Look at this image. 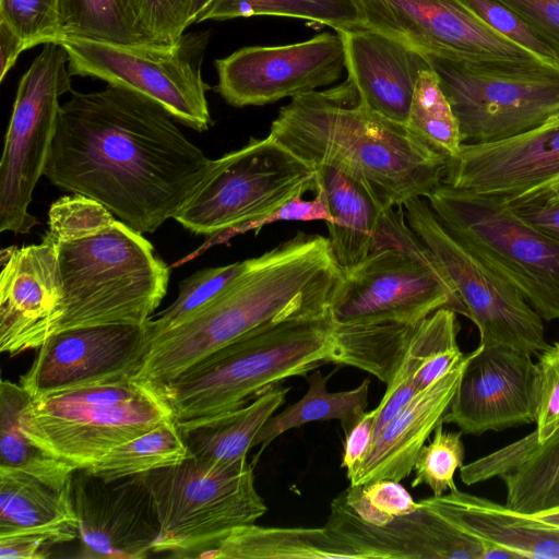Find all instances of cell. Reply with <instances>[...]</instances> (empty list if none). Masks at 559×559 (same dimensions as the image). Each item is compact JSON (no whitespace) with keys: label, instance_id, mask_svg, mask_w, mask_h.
<instances>
[{"label":"cell","instance_id":"21","mask_svg":"<svg viewBox=\"0 0 559 559\" xmlns=\"http://www.w3.org/2000/svg\"><path fill=\"white\" fill-rule=\"evenodd\" d=\"M0 352L38 349L57 331L64 293L56 246H11L1 251Z\"/></svg>","mask_w":559,"mask_h":559},{"label":"cell","instance_id":"15","mask_svg":"<svg viewBox=\"0 0 559 559\" xmlns=\"http://www.w3.org/2000/svg\"><path fill=\"white\" fill-rule=\"evenodd\" d=\"M359 26L424 55L464 62L538 59L471 12L461 0H353Z\"/></svg>","mask_w":559,"mask_h":559},{"label":"cell","instance_id":"25","mask_svg":"<svg viewBox=\"0 0 559 559\" xmlns=\"http://www.w3.org/2000/svg\"><path fill=\"white\" fill-rule=\"evenodd\" d=\"M419 502L463 532L502 547L519 559H559V528L532 514L459 489Z\"/></svg>","mask_w":559,"mask_h":559},{"label":"cell","instance_id":"50","mask_svg":"<svg viewBox=\"0 0 559 559\" xmlns=\"http://www.w3.org/2000/svg\"><path fill=\"white\" fill-rule=\"evenodd\" d=\"M508 204L525 222L559 241V206L527 202Z\"/></svg>","mask_w":559,"mask_h":559},{"label":"cell","instance_id":"14","mask_svg":"<svg viewBox=\"0 0 559 559\" xmlns=\"http://www.w3.org/2000/svg\"><path fill=\"white\" fill-rule=\"evenodd\" d=\"M403 206L407 224L454 285L464 317L478 329L479 344L539 355L548 346L545 328L525 298L442 226L427 199L413 198Z\"/></svg>","mask_w":559,"mask_h":559},{"label":"cell","instance_id":"5","mask_svg":"<svg viewBox=\"0 0 559 559\" xmlns=\"http://www.w3.org/2000/svg\"><path fill=\"white\" fill-rule=\"evenodd\" d=\"M55 246L64 293L56 333L93 325H143L167 294L169 267L143 234L119 219Z\"/></svg>","mask_w":559,"mask_h":559},{"label":"cell","instance_id":"4","mask_svg":"<svg viewBox=\"0 0 559 559\" xmlns=\"http://www.w3.org/2000/svg\"><path fill=\"white\" fill-rule=\"evenodd\" d=\"M330 309L254 330L154 385L176 421L238 409L282 381L331 364Z\"/></svg>","mask_w":559,"mask_h":559},{"label":"cell","instance_id":"31","mask_svg":"<svg viewBox=\"0 0 559 559\" xmlns=\"http://www.w3.org/2000/svg\"><path fill=\"white\" fill-rule=\"evenodd\" d=\"M417 323H334L331 364L359 368L389 384L403 362Z\"/></svg>","mask_w":559,"mask_h":559},{"label":"cell","instance_id":"7","mask_svg":"<svg viewBox=\"0 0 559 559\" xmlns=\"http://www.w3.org/2000/svg\"><path fill=\"white\" fill-rule=\"evenodd\" d=\"M171 418L154 385L129 378L31 397L20 426L41 450L82 469Z\"/></svg>","mask_w":559,"mask_h":559},{"label":"cell","instance_id":"26","mask_svg":"<svg viewBox=\"0 0 559 559\" xmlns=\"http://www.w3.org/2000/svg\"><path fill=\"white\" fill-rule=\"evenodd\" d=\"M317 190L322 192L331 214L329 242L344 272L365 260L373 249L377 229L385 207L361 177L330 165H316Z\"/></svg>","mask_w":559,"mask_h":559},{"label":"cell","instance_id":"35","mask_svg":"<svg viewBox=\"0 0 559 559\" xmlns=\"http://www.w3.org/2000/svg\"><path fill=\"white\" fill-rule=\"evenodd\" d=\"M58 13L59 39L155 46L143 28L139 0H59Z\"/></svg>","mask_w":559,"mask_h":559},{"label":"cell","instance_id":"28","mask_svg":"<svg viewBox=\"0 0 559 559\" xmlns=\"http://www.w3.org/2000/svg\"><path fill=\"white\" fill-rule=\"evenodd\" d=\"M289 390V386L276 385L238 409L176 421L189 455L213 465H227L247 457L258 433L284 404Z\"/></svg>","mask_w":559,"mask_h":559},{"label":"cell","instance_id":"49","mask_svg":"<svg viewBox=\"0 0 559 559\" xmlns=\"http://www.w3.org/2000/svg\"><path fill=\"white\" fill-rule=\"evenodd\" d=\"M57 540L43 534H15L0 537V559H45Z\"/></svg>","mask_w":559,"mask_h":559},{"label":"cell","instance_id":"37","mask_svg":"<svg viewBox=\"0 0 559 559\" xmlns=\"http://www.w3.org/2000/svg\"><path fill=\"white\" fill-rule=\"evenodd\" d=\"M254 15L306 20L330 26L335 32L360 27L353 0H214L197 23Z\"/></svg>","mask_w":559,"mask_h":559},{"label":"cell","instance_id":"23","mask_svg":"<svg viewBox=\"0 0 559 559\" xmlns=\"http://www.w3.org/2000/svg\"><path fill=\"white\" fill-rule=\"evenodd\" d=\"M345 49L348 80L359 100L372 111L406 124L415 84L430 69L414 47L373 29L337 31Z\"/></svg>","mask_w":559,"mask_h":559},{"label":"cell","instance_id":"11","mask_svg":"<svg viewBox=\"0 0 559 559\" xmlns=\"http://www.w3.org/2000/svg\"><path fill=\"white\" fill-rule=\"evenodd\" d=\"M316 169L271 135L211 159L206 174L174 219L195 235L217 236L316 192Z\"/></svg>","mask_w":559,"mask_h":559},{"label":"cell","instance_id":"42","mask_svg":"<svg viewBox=\"0 0 559 559\" xmlns=\"http://www.w3.org/2000/svg\"><path fill=\"white\" fill-rule=\"evenodd\" d=\"M347 504L364 522L383 526L420 507L400 481L381 479L343 491Z\"/></svg>","mask_w":559,"mask_h":559},{"label":"cell","instance_id":"20","mask_svg":"<svg viewBox=\"0 0 559 559\" xmlns=\"http://www.w3.org/2000/svg\"><path fill=\"white\" fill-rule=\"evenodd\" d=\"M534 376L531 355L478 344L463 370L443 424L479 436L535 423Z\"/></svg>","mask_w":559,"mask_h":559},{"label":"cell","instance_id":"8","mask_svg":"<svg viewBox=\"0 0 559 559\" xmlns=\"http://www.w3.org/2000/svg\"><path fill=\"white\" fill-rule=\"evenodd\" d=\"M427 201L442 226L510 283L542 317L559 320V241L499 197L441 183Z\"/></svg>","mask_w":559,"mask_h":559},{"label":"cell","instance_id":"52","mask_svg":"<svg viewBox=\"0 0 559 559\" xmlns=\"http://www.w3.org/2000/svg\"><path fill=\"white\" fill-rule=\"evenodd\" d=\"M504 201L508 203L527 202L559 206V178L525 194Z\"/></svg>","mask_w":559,"mask_h":559},{"label":"cell","instance_id":"33","mask_svg":"<svg viewBox=\"0 0 559 559\" xmlns=\"http://www.w3.org/2000/svg\"><path fill=\"white\" fill-rule=\"evenodd\" d=\"M460 323L449 308L436 310L419 321L403 362L388 385L412 386L417 393L443 377L464 357L457 344Z\"/></svg>","mask_w":559,"mask_h":559},{"label":"cell","instance_id":"12","mask_svg":"<svg viewBox=\"0 0 559 559\" xmlns=\"http://www.w3.org/2000/svg\"><path fill=\"white\" fill-rule=\"evenodd\" d=\"M56 41L68 53L71 75L96 78L141 94L197 131L212 126L205 96L210 87L201 74L205 33L185 34L174 47L123 46L70 37Z\"/></svg>","mask_w":559,"mask_h":559},{"label":"cell","instance_id":"19","mask_svg":"<svg viewBox=\"0 0 559 559\" xmlns=\"http://www.w3.org/2000/svg\"><path fill=\"white\" fill-rule=\"evenodd\" d=\"M325 526L364 559H519L463 532L423 503L386 525L374 526L356 515L342 492L331 502Z\"/></svg>","mask_w":559,"mask_h":559},{"label":"cell","instance_id":"45","mask_svg":"<svg viewBox=\"0 0 559 559\" xmlns=\"http://www.w3.org/2000/svg\"><path fill=\"white\" fill-rule=\"evenodd\" d=\"M535 435L543 443L559 431V342L538 355L534 376Z\"/></svg>","mask_w":559,"mask_h":559},{"label":"cell","instance_id":"1","mask_svg":"<svg viewBox=\"0 0 559 559\" xmlns=\"http://www.w3.org/2000/svg\"><path fill=\"white\" fill-rule=\"evenodd\" d=\"M210 163L160 105L108 84L61 105L44 176L145 234L176 216Z\"/></svg>","mask_w":559,"mask_h":559},{"label":"cell","instance_id":"3","mask_svg":"<svg viewBox=\"0 0 559 559\" xmlns=\"http://www.w3.org/2000/svg\"><path fill=\"white\" fill-rule=\"evenodd\" d=\"M269 135L312 167L330 165L361 177L386 206L427 199L447 173L444 154L406 124L366 107L348 79L292 98Z\"/></svg>","mask_w":559,"mask_h":559},{"label":"cell","instance_id":"47","mask_svg":"<svg viewBox=\"0 0 559 559\" xmlns=\"http://www.w3.org/2000/svg\"><path fill=\"white\" fill-rule=\"evenodd\" d=\"M519 14L559 59V0H499Z\"/></svg>","mask_w":559,"mask_h":559},{"label":"cell","instance_id":"44","mask_svg":"<svg viewBox=\"0 0 559 559\" xmlns=\"http://www.w3.org/2000/svg\"><path fill=\"white\" fill-rule=\"evenodd\" d=\"M481 22L538 59L559 67L555 51L511 8L499 0H461Z\"/></svg>","mask_w":559,"mask_h":559},{"label":"cell","instance_id":"16","mask_svg":"<svg viewBox=\"0 0 559 559\" xmlns=\"http://www.w3.org/2000/svg\"><path fill=\"white\" fill-rule=\"evenodd\" d=\"M215 91L231 106H262L335 83L345 67L338 33L295 44L251 46L215 60Z\"/></svg>","mask_w":559,"mask_h":559},{"label":"cell","instance_id":"18","mask_svg":"<svg viewBox=\"0 0 559 559\" xmlns=\"http://www.w3.org/2000/svg\"><path fill=\"white\" fill-rule=\"evenodd\" d=\"M71 493L82 558L143 559L154 554L160 525L144 474L104 479L75 469Z\"/></svg>","mask_w":559,"mask_h":559},{"label":"cell","instance_id":"27","mask_svg":"<svg viewBox=\"0 0 559 559\" xmlns=\"http://www.w3.org/2000/svg\"><path fill=\"white\" fill-rule=\"evenodd\" d=\"M28 533L58 544L78 537L71 480L56 489L26 473L0 468V537Z\"/></svg>","mask_w":559,"mask_h":559},{"label":"cell","instance_id":"40","mask_svg":"<svg viewBox=\"0 0 559 559\" xmlns=\"http://www.w3.org/2000/svg\"><path fill=\"white\" fill-rule=\"evenodd\" d=\"M462 433L461 430L444 431L443 423L436 427L432 440L421 448L416 457L413 488L427 485L437 497L457 490L454 474L464 465L465 456Z\"/></svg>","mask_w":559,"mask_h":559},{"label":"cell","instance_id":"32","mask_svg":"<svg viewBox=\"0 0 559 559\" xmlns=\"http://www.w3.org/2000/svg\"><path fill=\"white\" fill-rule=\"evenodd\" d=\"M516 461L501 477L506 506L536 514L559 507V431L537 443L535 431L516 441Z\"/></svg>","mask_w":559,"mask_h":559},{"label":"cell","instance_id":"29","mask_svg":"<svg viewBox=\"0 0 559 559\" xmlns=\"http://www.w3.org/2000/svg\"><path fill=\"white\" fill-rule=\"evenodd\" d=\"M198 558L219 559H364L348 543L323 527H263L255 523L235 528L217 546Z\"/></svg>","mask_w":559,"mask_h":559},{"label":"cell","instance_id":"36","mask_svg":"<svg viewBox=\"0 0 559 559\" xmlns=\"http://www.w3.org/2000/svg\"><path fill=\"white\" fill-rule=\"evenodd\" d=\"M188 456L178 425L171 418L116 447L85 469L104 479H117L178 464Z\"/></svg>","mask_w":559,"mask_h":559},{"label":"cell","instance_id":"2","mask_svg":"<svg viewBox=\"0 0 559 559\" xmlns=\"http://www.w3.org/2000/svg\"><path fill=\"white\" fill-rule=\"evenodd\" d=\"M343 274L328 237L298 231L247 259L242 272L215 297L152 337L134 379L160 384L254 330L328 310Z\"/></svg>","mask_w":559,"mask_h":559},{"label":"cell","instance_id":"13","mask_svg":"<svg viewBox=\"0 0 559 559\" xmlns=\"http://www.w3.org/2000/svg\"><path fill=\"white\" fill-rule=\"evenodd\" d=\"M71 76L66 49L50 41L20 80L0 162V231L27 234L37 224L28 207L49 158L59 98L72 92Z\"/></svg>","mask_w":559,"mask_h":559},{"label":"cell","instance_id":"38","mask_svg":"<svg viewBox=\"0 0 559 559\" xmlns=\"http://www.w3.org/2000/svg\"><path fill=\"white\" fill-rule=\"evenodd\" d=\"M406 126L448 158L461 150L457 118L431 68L421 71L417 79Z\"/></svg>","mask_w":559,"mask_h":559},{"label":"cell","instance_id":"34","mask_svg":"<svg viewBox=\"0 0 559 559\" xmlns=\"http://www.w3.org/2000/svg\"><path fill=\"white\" fill-rule=\"evenodd\" d=\"M29 400L31 395L21 384L1 381L0 468L20 471L62 489L75 468L41 450L22 431L20 416Z\"/></svg>","mask_w":559,"mask_h":559},{"label":"cell","instance_id":"43","mask_svg":"<svg viewBox=\"0 0 559 559\" xmlns=\"http://www.w3.org/2000/svg\"><path fill=\"white\" fill-rule=\"evenodd\" d=\"M58 7L59 0H0V21L28 49L59 39Z\"/></svg>","mask_w":559,"mask_h":559},{"label":"cell","instance_id":"51","mask_svg":"<svg viewBox=\"0 0 559 559\" xmlns=\"http://www.w3.org/2000/svg\"><path fill=\"white\" fill-rule=\"evenodd\" d=\"M26 48L23 40L3 22L0 21V81L16 62L20 53Z\"/></svg>","mask_w":559,"mask_h":559},{"label":"cell","instance_id":"24","mask_svg":"<svg viewBox=\"0 0 559 559\" xmlns=\"http://www.w3.org/2000/svg\"><path fill=\"white\" fill-rule=\"evenodd\" d=\"M471 356L472 352L465 354L453 369L414 395L383 427L348 478L350 485L381 479L401 481L412 473L419 451L443 423Z\"/></svg>","mask_w":559,"mask_h":559},{"label":"cell","instance_id":"48","mask_svg":"<svg viewBox=\"0 0 559 559\" xmlns=\"http://www.w3.org/2000/svg\"><path fill=\"white\" fill-rule=\"evenodd\" d=\"M376 408L365 412L360 420L345 436L341 467L346 469L347 478L365 459L372 441Z\"/></svg>","mask_w":559,"mask_h":559},{"label":"cell","instance_id":"6","mask_svg":"<svg viewBox=\"0 0 559 559\" xmlns=\"http://www.w3.org/2000/svg\"><path fill=\"white\" fill-rule=\"evenodd\" d=\"M441 308L465 313L451 280L407 224L404 206L385 207L372 251L344 272L330 302L334 323H417Z\"/></svg>","mask_w":559,"mask_h":559},{"label":"cell","instance_id":"17","mask_svg":"<svg viewBox=\"0 0 559 559\" xmlns=\"http://www.w3.org/2000/svg\"><path fill=\"white\" fill-rule=\"evenodd\" d=\"M147 322L58 332L38 348L29 369L20 378V384L31 397H36L75 386L134 378L151 346Z\"/></svg>","mask_w":559,"mask_h":559},{"label":"cell","instance_id":"22","mask_svg":"<svg viewBox=\"0 0 559 559\" xmlns=\"http://www.w3.org/2000/svg\"><path fill=\"white\" fill-rule=\"evenodd\" d=\"M559 178V112L519 135L463 143L448 159L443 183L511 200Z\"/></svg>","mask_w":559,"mask_h":559},{"label":"cell","instance_id":"10","mask_svg":"<svg viewBox=\"0 0 559 559\" xmlns=\"http://www.w3.org/2000/svg\"><path fill=\"white\" fill-rule=\"evenodd\" d=\"M457 118L463 143L506 140L559 112V67L540 59L464 62L425 55Z\"/></svg>","mask_w":559,"mask_h":559},{"label":"cell","instance_id":"53","mask_svg":"<svg viewBox=\"0 0 559 559\" xmlns=\"http://www.w3.org/2000/svg\"><path fill=\"white\" fill-rule=\"evenodd\" d=\"M214 0H191L190 21L197 23L200 15L207 9Z\"/></svg>","mask_w":559,"mask_h":559},{"label":"cell","instance_id":"41","mask_svg":"<svg viewBox=\"0 0 559 559\" xmlns=\"http://www.w3.org/2000/svg\"><path fill=\"white\" fill-rule=\"evenodd\" d=\"M116 216L96 200L73 193L56 200L48 211L45 239L53 245L82 238L111 226Z\"/></svg>","mask_w":559,"mask_h":559},{"label":"cell","instance_id":"46","mask_svg":"<svg viewBox=\"0 0 559 559\" xmlns=\"http://www.w3.org/2000/svg\"><path fill=\"white\" fill-rule=\"evenodd\" d=\"M143 28L155 46L174 47L191 25V0H139Z\"/></svg>","mask_w":559,"mask_h":559},{"label":"cell","instance_id":"9","mask_svg":"<svg viewBox=\"0 0 559 559\" xmlns=\"http://www.w3.org/2000/svg\"><path fill=\"white\" fill-rule=\"evenodd\" d=\"M144 478L160 525L154 554L198 557L267 511L247 457L213 465L189 455Z\"/></svg>","mask_w":559,"mask_h":559},{"label":"cell","instance_id":"54","mask_svg":"<svg viewBox=\"0 0 559 559\" xmlns=\"http://www.w3.org/2000/svg\"><path fill=\"white\" fill-rule=\"evenodd\" d=\"M532 515H534L539 521H543L544 523H547L559 528V507Z\"/></svg>","mask_w":559,"mask_h":559},{"label":"cell","instance_id":"39","mask_svg":"<svg viewBox=\"0 0 559 559\" xmlns=\"http://www.w3.org/2000/svg\"><path fill=\"white\" fill-rule=\"evenodd\" d=\"M246 266V260L200 270L180 283L177 299L147 322L152 337L175 326L223 290Z\"/></svg>","mask_w":559,"mask_h":559},{"label":"cell","instance_id":"30","mask_svg":"<svg viewBox=\"0 0 559 559\" xmlns=\"http://www.w3.org/2000/svg\"><path fill=\"white\" fill-rule=\"evenodd\" d=\"M334 371L324 376L321 371L314 370L305 376L308 382L305 395L281 413L272 415L258 433L254 447L260 445V449L252 464L272 441L290 429L312 421L336 419L346 436L360 420L368 405L369 378L355 389L330 392L326 383Z\"/></svg>","mask_w":559,"mask_h":559}]
</instances>
